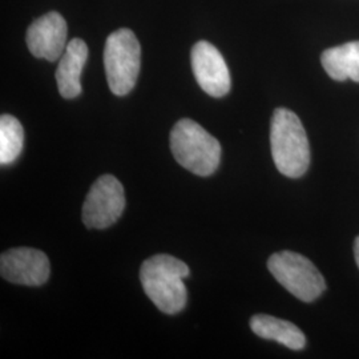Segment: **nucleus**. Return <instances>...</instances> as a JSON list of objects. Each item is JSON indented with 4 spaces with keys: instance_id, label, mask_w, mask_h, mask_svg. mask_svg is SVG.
<instances>
[{
    "instance_id": "f257e3e1",
    "label": "nucleus",
    "mask_w": 359,
    "mask_h": 359,
    "mask_svg": "<svg viewBox=\"0 0 359 359\" xmlns=\"http://www.w3.org/2000/svg\"><path fill=\"white\" fill-rule=\"evenodd\" d=\"M189 274V266L179 258L157 255L142 262L140 281L156 308L173 316L187 306L188 292L184 280Z\"/></svg>"
},
{
    "instance_id": "f03ea898",
    "label": "nucleus",
    "mask_w": 359,
    "mask_h": 359,
    "mask_svg": "<svg viewBox=\"0 0 359 359\" xmlns=\"http://www.w3.org/2000/svg\"><path fill=\"white\" fill-rule=\"evenodd\" d=\"M270 147L280 173L298 179L308 172L310 147L299 117L286 108H277L270 124Z\"/></svg>"
},
{
    "instance_id": "7ed1b4c3",
    "label": "nucleus",
    "mask_w": 359,
    "mask_h": 359,
    "mask_svg": "<svg viewBox=\"0 0 359 359\" xmlns=\"http://www.w3.org/2000/svg\"><path fill=\"white\" fill-rule=\"evenodd\" d=\"M169 142L176 161L193 175L208 177L219 167V142L191 118H181L176 123Z\"/></svg>"
},
{
    "instance_id": "20e7f679",
    "label": "nucleus",
    "mask_w": 359,
    "mask_h": 359,
    "mask_svg": "<svg viewBox=\"0 0 359 359\" xmlns=\"http://www.w3.org/2000/svg\"><path fill=\"white\" fill-rule=\"evenodd\" d=\"M142 67L140 43L128 28L112 32L104 47V68L109 90L126 96L135 88Z\"/></svg>"
},
{
    "instance_id": "39448f33",
    "label": "nucleus",
    "mask_w": 359,
    "mask_h": 359,
    "mask_svg": "<svg viewBox=\"0 0 359 359\" xmlns=\"http://www.w3.org/2000/svg\"><path fill=\"white\" fill-rule=\"evenodd\" d=\"M268 269L289 293L304 302L316 301L326 289L320 270L309 258L295 252L274 253L268 261Z\"/></svg>"
},
{
    "instance_id": "423d86ee",
    "label": "nucleus",
    "mask_w": 359,
    "mask_h": 359,
    "mask_svg": "<svg viewBox=\"0 0 359 359\" xmlns=\"http://www.w3.org/2000/svg\"><path fill=\"white\" fill-rule=\"evenodd\" d=\"M124 209L126 194L121 182L112 175H104L90 187L81 218L90 229H107L121 217Z\"/></svg>"
},
{
    "instance_id": "0eeeda50",
    "label": "nucleus",
    "mask_w": 359,
    "mask_h": 359,
    "mask_svg": "<svg viewBox=\"0 0 359 359\" xmlns=\"http://www.w3.org/2000/svg\"><path fill=\"white\" fill-rule=\"evenodd\" d=\"M191 63L196 81L212 97H224L231 87L228 65L217 48L205 40L197 41L191 52Z\"/></svg>"
},
{
    "instance_id": "6e6552de",
    "label": "nucleus",
    "mask_w": 359,
    "mask_h": 359,
    "mask_svg": "<svg viewBox=\"0 0 359 359\" xmlns=\"http://www.w3.org/2000/svg\"><path fill=\"white\" fill-rule=\"evenodd\" d=\"M50 259L34 248H13L0 257V274L8 283L41 286L50 277Z\"/></svg>"
},
{
    "instance_id": "1a4fd4ad",
    "label": "nucleus",
    "mask_w": 359,
    "mask_h": 359,
    "mask_svg": "<svg viewBox=\"0 0 359 359\" xmlns=\"http://www.w3.org/2000/svg\"><path fill=\"white\" fill-rule=\"evenodd\" d=\"M68 27L65 18L59 13H46L40 16L27 29V46L29 52L48 62H56L67 48Z\"/></svg>"
},
{
    "instance_id": "9d476101",
    "label": "nucleus",
    "mask_w": 359,
    "mask_h": 359,
    "mask_svg": "<svg viewBox=\"0 0 359 359\" xmlns=\"http://www.w3.org/2000/svg\"><path fill=\"white\" fill-rule=\"evenodd\" d=\"M88 59V47L84 40L72 39L62 55L56 69L57 90L65 99H75L81 93V72Z\"/></svg>"
},
{
    "instance_id": "9b49d317",
    "label": "nucleus",
    "mask_w": 359,
    "mask_h": 359,
    "mask_svg": "<svg viewBox=\"0 0 359 359\" xmlns=\"http://www.w3.org/2000/svg\"><path fill=\"white\" fill-rule=\"evenodd\" d=\"M253 333L264 338L281 344L290 350H302L306 346L305 334L294 323L276 318L266 314H257L250 320Z\"/></svg>"
},
{
    "instance_id": "f8f14e48",
    "label": "nucleus",
    "mask_w": 359,
    "mask_h": 359,
    "mask_svg": "<svg viewBox=\"0 0 359 359\" xmlns=\"http://www.w3.org/2000/svg\"><path fill=\"white\" fill-rule=\"evenodd\" d=\"M321 63L327 75L337 80L359 83V41H350L322 53Z\"/></svg>"
},
{
    "instance_id": "ddd939ff",
    "label": "nucleus",
    "mask_w": 359,
    "mask_h": 359,
    "mask_svg": "<svg viewBox=\"0 0 359 359\" xmlns=\"http://www.w3.org/2000/svg\"><path fill=\"white\" fill-rule=\"evenodd\" d=\"M25 129L20 121L11 115L0 117V164L11 165L23 151Z\"/></svg>"
},
{
    "instance_id": "4468645a",
    "label": "nucleus",
    "mask_w": 359,
    "mask_h": 359,
    "mask_svg": "<svg viewBox=\"0 0 359 359\" xmlns=\"http://www.w3.org/2000/svg\"><path fill=\"white\" fill-rule=\"evenodd\" d=\"M354 256H355V262L359 268V236L355 238V243H354Z\"/></svg>"
}]
</instances>
